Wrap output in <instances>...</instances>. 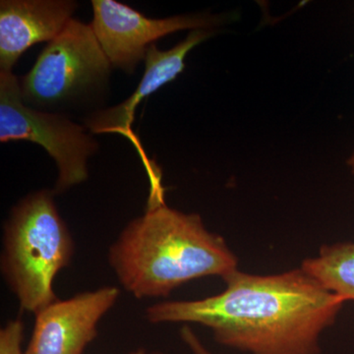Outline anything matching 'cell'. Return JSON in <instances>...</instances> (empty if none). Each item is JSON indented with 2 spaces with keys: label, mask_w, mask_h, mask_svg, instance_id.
Instances as JSON below:
<instances>
[{
  "label": "cell",
  "mask_w": 354,
  "mask_h": 354,
  "mask_svg": "<svg viewBox=\"0 0 354 354\" xmlns=\"http://www.w3.org/2000/svg\"><path fill=\"white\" fill-rule=\"evenodd\" d=\"M223 279V292L153 304L147 321L199 324L218 344L249 354H321V335L346 304L301 268L268 276L236 270Z\"/></svg>",
  "instance_id": "6da1fadb"
},
{
  "label": "cell",
  "mask_w": 354,
  "mask_h": 354,
  "mask_svg": "<svg viewBox=\"0 0 354 354\" xmlns=\"http://www.w3.org/2000/svg\"><path fill=\"white\" fill-rule=\"evenodd\" d=\"M109 264L133 297H167L194 279L236 271L239 260L201 216L169 208L151 195L145 213L123 228L109 247Z\"/></svg>",
  "instance_id": "7a4b0ae2"
},
{
  "label": "cell",
  "mask_w": 354,
  "mask_h": 354,
  "mask_svg": "<svg viewBox=\"0 0 354 354\" xmlns=\"http://www.w3.org/2000/svg\"><path fill=\"white\" fill-rule=\"evenodd\" d=\"M55 195L48 189L30 193L13 207L3 225L0 271L21 309L35 315L58 299L55 277L75 252Z\"/></svg>",
  "instance_id": "3957f363"
},
{
  "label": "cell",
  "mask_w": 354,
  "mask_h": 354,
  "mask_svg": "<svg viewBox=\"0 0 354 354\" xmlns=\"http://www.w3.org/2000/svg\"><path fill=\"white\" fill-rule=\"evenodd\" d=\"M111 68L92 26L73 18L19 80L23 101L41 111L59 108L104 85Z\"/></svg>",
  "instance_id": "277c9868"
},
{
  "label": "cell",
  "mask_w": 354,
  "mask_h": 354,
  "mask_svg": "<svg viewBox=\"0 0 354 354\" xmlns=\"http://www.w3.org/2000/svg\"><path fill=\"white\" fill-rule=\"evenodd\" d=\"M32 142L43 147L57 165L53 192L62 194L87 180V162L99 144L85 128L64 114L27 106L20 81L13 73H0V141Z\"/></svg>",
  "instance_id": "5b68a950"
},
{
  "label": "cell",
  "mask_w": 354,
  "mask_h": 354,
  "mask_svg": "<svg viewBox=\"0 0 354 354\" xmlns=\"http://www.w3.org/2000/svg\"><path fill=\"white\" fill-rule=\"evenodd\" d=\"M95 37L114 68L134 73L158 39L185 30H216L230 20L227 14H183L164 19L145 17L115 0H92Z\"/></svg>",
  "instance_id": "8992f818"
},
{
  "label": "cell",
  "mask_w": 354,
  "mask_h": 354,
  "mask_svg": "<svg viewBox=\"0 0 354 354\" xmlns=\"http://www.w3.org/2000/svg\"><path fill=\"white\" fill-rule=\"evenodd\" d=\"M116 286L58 299L37 313L25 354H83L97 337V326L120 297Z\"/></svg>",
  "instance_id": "52a82bcc"
},
{
  "label": "cell",
  "mask_w": 354,
  "mask_h": 354,
  "mask_svg": "<svg viewBox=\"0 0 354 354\" xmlns=\"http://www.w3.org/2000/svg\"><path fill=\"white\" fill-rule=\"evenodd\" d=\"M77 7L72 0H1L0 73H13L26 50L57 38L73 19Z\"/></svg>",
  "instance_id": "ba28073f"
},
{
  "label": "cell",
  "mask_w": 354,
  "mask_h": 354,
  "mask_svg": "<svg viewBox=\"0 0 354 354\" xmlns=\"http://www.w3.org/2000/svg\"><path fill=\"white\" fill-rule=\"evenodd\" d=\"M216 34V30H195L187 38L169 50H160L156 44L150 46L145 57V72L135 92L114 108L102 109L91 114L86 120V127L93 134L118 133L138 145L131 131L135 109L144 97L157 92L165 84L171 82L185 68L188 53L207 39Z\"/></svg>",
  "instance_id": "9c48e42d"
},
{
  "label": "cell",
  "mask_w": 354,
  "mask_h": 354,
  "mask_svg": "<svg viewBox=\"0 0 354 354\" xmlns=\"http://www.w3.org/2000/svg\"><path fill=\"white\" fill-rule=\"evenodd\" d=\"M300 268L330 292L354 301V242L323 246Z\"/></svg>",
  "instance_id": "30bf717a"
},
{
  "label": "cell",
  "mask_w": 354,
  "mask_h": 354,
  "mask_svg": "<svg viewBox=\"0 0 354 354\" xmlns=\"http://www.w3.org/2000/svg\"><path fill=\"white\" fill-rule=\"evenodd\" d=\"M24 323L17 318L6 323L0 330V354H25L22 351Z\"/></svg>",
  "instance_id": "8fae6325"
},
{
  "label": "cell",
  "mask_w": 354,
  "mask_h": 354,
  "mask_svg": "<svg viewBox=\"0 0 354 354\" xmlns=\"http://www.w3.org/2000/svg\"><path fill=\"white\" fill-rule=\"evenodd\" d=\"M180 337L192 354H214L211 351L207 348V346L203 344L196 333L191 329L189 326L185 325L180 330Z\"/></svg>",
  "instance_id": "7c38bea8"
},
{
  "label": "cell",
  "mask_w": 354,
  "mask_h": 354,
  "mask_svg": "<svg viewBox=\"0 0 354 354\" xmlns=\"http://www.w3.org/2000/svg\"><path fill=\"white\" fill-rule=\"evenodd\" d=\"M346 165H348L349 169H351V171L354 174V150L353 152L351 153V156H349L348 160H346Z\"/></svg>",
  "instance_id": "4fadbf2b"
},
{
  "label": "cell",
  "mask_w": 354,
  "mask_h": 354,
  "mask_svg": "<svg viewBox=\"0 0 354 354\" xmlns=\"http://www.w3.org/2000/svg\"><path fill=\"white\" fill-rule=\"evenodd\" d=\"M127 354H148L144 348H137Z\"/></svg>",
  "instance_id": "5bb4252c"
},
{
  "label": "cell",
  "mask_w": 354,
  "mask_h": 354,
  "mask_svg": "<svg viewBox=\"0 0 354 354\" xmlns=\"http://www.w3.org/2000/svg\"><path fill=\"white\" fill-rule=\"evenodd\" d=\"M148 354H167V353H162V351H152V353H150Z\"/></svg>",
  "instance_id": "9a60e30c"
}]
</instances>
